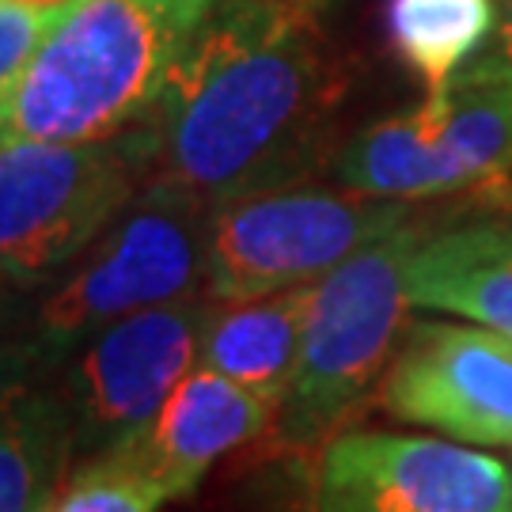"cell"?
<instances>
[{
  "instance_id": "6da1fadb",
  "label": "cell",
  "mask_w": 512,
  "mask_h": 512,
  "mask_svg": "<svg viewBox=\"0 0 512 512\" xmlns=\"http://www.w3.org/2000/svg\"><path fill=\"white\" fill-rule=\"evenodd\" d=\"M323 8L327 0H217L148 114V179L209 205L293 186L338 99Z\"/></svg>"
},
{
  "instance_id": "7a4b0ae2",
  "label": "cell",
  "mask_w": 512,
  "mask_h": 512,
  "mask_svg": "<svg viewBox=\"0 0 512 512\" xmlns=\"http://www.w3.org/2000/svg\"><path fill=\"white\" fill-rule=\"evenodd\" d=\"M217 0H80L0 84V148L110 141L145 126Z\"/></svg>"
},
{
  "instance_id": "3957f363",
  "label": "cell",
  "mask_w": 512,
  "mask_h": 512,
  "mask_svg": "<svg viewBox=\"0 0 512 512\" xmlns=\"http://www.w3.org/2000/svg\"><path fill=\"white\" fill-rule=\"evenodd\" d=\"M414 220L361 247L311 285V311L293 384L281 399L277 437L293 448L334 440L406 330V266L418 247Z\"/></svg>"
},
{
  "instance_id": "277c9868",
  "label": "cell",
  "mask_w": 512,
  "mask_h": 512,
  "mask_svg": "<svg viewBox=\"0 0 512 512\" xmlns=\"http://www.w3.org/2000/svg\"><path fill=\"white\" fill-rule=\"evenodd\" d=\"M209 217L213 205L198 194L148 179L38 308L31 338L42 353L65 365L88 338L126 315L209 293Z\"/></svg>"
},
{
  "instance_id": "5b68a950",
  "label": "cell",
  "mask_w": 512,
  "mask_h": 512,
  "mask_svg": "<svg viewBox=\"0 0 512 512\" xmlns=\"http://www.w3.org/2000/svg\"><path fill=\"white\" fill-rule=\"evenodd\" d=\"M148 129L110 141L0 148V270L19 289L61 277L145 190Z\"/></svg>"
},
{
  "instance_id": "8992f818",
  "label": "cell",
  "mask_w": 512,
  "mask_h": 512,
  "mask_svg": "<svg viewBox=\"0 0 512 512\" xmlns=\"http://www.w3.org/2000/svg\"><path fill=\"white\" fill-rule=\"evenodd\" d=\"M410 220V202L365 198L346 186H277L220 202L209 217V296L251 300L315 285Z\"/></svg>"
},
{
  "instance_id": "52a82bcc",
  "label": "cell",
  "mask_w": 512,
  "mask_h": 512,
  "mask_svg": "<svg viewBox=\"0 0 512 512\" xmlns=\"http://www.w3.org/2000/svg\"><path fill=\"white\" fill-rule=\"evenodd\" d=\"M209 293L156 304L99 330L61 365V391L73 414L76 463L107 456L129 440L167 395L202 365Z\"/></svg>"
},
{
  "instance_id": "ba28073f",
  "label": "cell",
  "mask_w": 512,
  "mask_h": 512,
  "mask_svg": "<svg viewBox=\"0 0 512 512\" xmlns=\"http://www.w3.org/2000/svg\"><path fill=\"white\" fill-rule=\"evenodd\" d=\"M509 501L501 459L380 429L327 440L315 478V512H505Z\"/></svg>"
},
{
  "instance_id": "9c48e42d",
  "label": "cell",
  "mask_w": 512,
  "mask_h": 512,
  "mask_svg": "<svg viewBox=\"0 0 512 512\" xmlns=\"http://www.w3.org/2000/svg\"><path fill=\"white\" fill-rule=\"evenodd\" d=\"M384 410L463 444H512V338L467 323H418L384 376Z\"/></svg>"
},
{
  "instance_id": "30bf717a",
  "label": "cell",
  "mask_w": 512,
  "mask_h": 512,
  "mask_svg": "<svg viewBox=\"0 0 512 512\" xmlns=\"http://www.w3.org/2000/svg\"><path fill=\"white\" fill-rule=\"evenodd\" d=\"M277 414L281 399L258 395L251 387L198 365L167 395L152 421H145L118 448H110L107 456L122 459L167 505L194 494L217 459L270 433Z\"/></svg>"
},
{
  "instance_id": "8fae6325",
  "label": "cell",
  "mask_w": 512,
  "mask_h": 512,
  "mask_svg": "<svg viewBox=\"0 0 512 512\" xmlns=\"http://www.w3.org/2000/svg\"><path fill=\"white\" fill-rule=\"evenodd\" d=\"M73 467L61 365L31 334L0 346V512H46Z\"/></svg>"
},
{
  "instance_id": "7c38bea8",
  "label": "cell",
  "mask_w": 512,
  "mask_h": 512,
  "mask_svg": "<svg viewBox=\"0 0 512 512\" xmlns=\"http://www.w3.org/2000/svg\"><path fill=\"white\" fill-rule=\"evenodd\" d=\"M414 308L463 315L512 338V220L421 232L406 266Z\"/></svg>"
},
{
  "instance_id": "4fadbf2b",
  "label": "cell",
  "mask_w": 512,
  "mask_h": 512,
  "mask_svg": "<svg viewBox=\"0 0 512 512\" xmlns=\"http://www.w3.org/2000/svg\"><path fill=\"white\" fill-rule=\"evenodd\" d=\"M308 311L311 285L251 300H217L205 327L202 365L258 395L285 399L304 346Z\"/></svg>"
},
{
  "instance_id": "5bb4252c",
  "label": "cell",
  "mask_w": 512,
  "mask_h": 512,
  "mask_svg": "<svg viewBox=\"0 0 512 512\" xmlns=\"http://www.w3.org/2000/svg\"><path fill=\"white\" fill-rule=\"evenodd\" d=\"M421 110L452 194L482 190L512 171V84L452 80L437 99L425 95Z\"/></svg>"
},
{
  "instance_id": "9a60e30c",
  "label": "cell",
  "mask_w": 512,
  "mask_h": 512,
  "mask_svg": "<svg viewBox=\"0 0 512 512\" xmlns=\"http://www.w3.org/2000/svg\"><path fill=\"white\" fill-rule=\"evenodd\" d=\"M334 175L353 194L387 202H421L452 194L421 107L361 129L338 152Z\"/></svg>"
},
{
  "instance_id": "2e32d148",
  "label": "cell",
  "mask_w": 512,
  "mask_h": 512,
  "mask_svg": "<svg viewBox=\"0 0 512 512\" xmlns=\"http://www.w3.org/2000/svg\"><path fill=\"white\" fill-rule=\"evenodd\" d=\"M494 0H387V38L437 99L494 35Z\"/></svg>"
},
{
  "instance_id": "e0dca14e",
  "label": "cell",
  "mask_w": 512,
  "mask_h": 512,
  "mask_svg": "<svg viewBox=\"0 0 512 512\" xmlns=\"http://www.w3.org/2000/svg\"><path fill=\"white\" fill-rule=\"evenodd\" d=\"M164 497L137 478L122 459L95 456L76 463L46 512H160Z\"/></svg>"
},
{
  "instance_id": "ac0fdd59",
  "label": "cell",
  "mask_w": 512,
  "mask_h": 512,
  "mask_svg": "<svg viewBox=\"0 0 512 512\" xmlns=\"http://www.w3.org/2000/svg\"><path fill=\"white\" fill-rule=\"evenodd\" d=\"M57 19L61 16L0 0V84H8L31 61V54L42 46V38L50 35Z\"/></svg>"
},
{
  "instance_id": "d6986e66",
  "label": "cell",
  "mask_w": 512,
  "mask_h": 512,
  "mask_svg": "<svg viewBox=\"0 0 512 512\" xmlns=\"http://www.w3.org/2000/svg\"><path fill=\"white\" fill-rule=\"evenodd\" d=\"M475 84H512V0H501V16L494 23L490 42L478 50V57L456 76Z\"/></svg>"
},
{
  "instance_id": "ffe728a7",
  "label": "cell",
  "mask_w": 512,
  "mask_h": 512,
  "mask_svg": "<svg viewBox=\"0 0 512 512\" xmlns=\"http://www.w3.org/2000/svg\"><path fill=\"white\" fill-rule=\"evenodd\" d=\"M478 194H482V202H486V205H494V209H505V213L512 217V171L505 175V179H497V183L482 186Z\"/></svg>"
},
{
  "instance_id": "44dd1931",
  "label": "cell",
  "mask_w": 512,
  "mask_h": 512,
  "mask_svg": "<svg viewBox=\"0 0 512 512\" xmlns=\"http://www.w3.org/2000/svg\"><path fill=\"white\" fill-rule=\"evenodd\" d=\"M16 281L0 270V330L8 327V319H12V311H16Z\"/></svg>"
},
{
  "instance_id": "7402d4cb",
  "label": "cell",
  "mask_w": 512,
  "mask_h": 512,
  "mask_svg": "<svg viewBox=\"0 0 512 512\" xmlns=\"http://www.w3.org/2000/svg\"><path fill=\"white\" fill-rule=\"evenodd\" d=\"M12 4L35 8V12H50V16H65V12H69V8H76L80 0H12Z\"/></svg>"
}]
</instances>
